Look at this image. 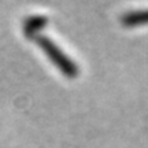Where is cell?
Wrapping results in <instances>:
<instances>
[{
	"instance_id": "1",
	"label": "cell",
	"mask_w": 148,
	"mask_h": 148,
	"mask_svg": "<svg viewBox=\"0 0 148 148\" xmlns=\"http://www.w3.org/2000/svg\"><path fill=\"white\" fill-rule=\"evenodd\" d=\"M36 42H37V45L40 47V49L47 55V58L55 64V67L62 74H64L69 78H74V77L78 75V73H79L78 66L74 63L73 60L51 38H48L45 36H37Z\"/></svg>"
},
{
	"instance_id": "3",
	"label": "cell",
	"mask_w": 148,
	"mask_h": 148,
	"mask_svg": "<svg viewBox=\"0 0 148 148\" xmlns=\"http://www.w3.org/2000/svg\"><path fill=\"white\" fill-rule=\"evenodd\" d=\"M122 25L127 27H134L140 25L148 23V11H137V12H129L122 16Z\"/></svg>"
},
{
	"instance_id": "2",
	"label": "cell",
	"mask_w": 148,
	"mask_h": 148,
	"mask_svg": "<svg viewBox=\"0 0 148 148\" xmlns=\"http://www.w3.org/2000/svg\"><path fill=\"white\" fill-rule=\"evenodd\" d=\"M48 18L44 15H32L23 22V32L27 37H37V33L47 26Z\"/></svg>"
}]
</instances>
